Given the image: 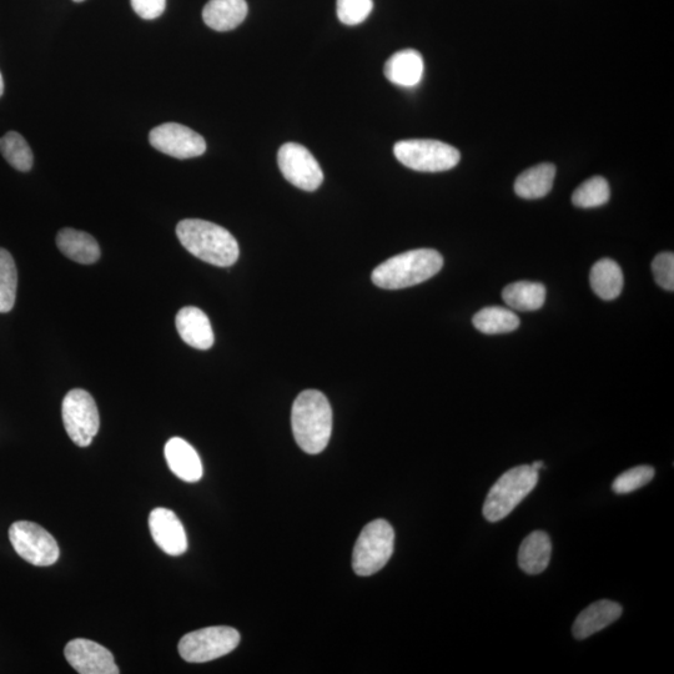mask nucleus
<instances>
[{
    "label": "nucleus",
    "instance_id": "5701e85b",
    "mask_svg": "<svg viewBox=\"0 0 674 674\" xmlns=\"http://www.w3.org/2000/svg\"><path fill=\"white\" fill-rule=\"evenodd\" d=\"M545 285L531 283V281H518L507 285L502 291V298L508 308L516 311L540 310L546 301Z\"/></svg>",
    "mask_w": 674,
    "mask_h": 674
},
{
    "label": "nucleus",
    "instance_id": "b1692460",
    "mask_svg": "<svg viewBox=\"0 0 674 674\" xmlns=\"http://www.w3.org/2000/svg\"><path fill=\"white\" fill-rule=\"evenodd\" d=\"M477 330L486 335L508 334L518 329L520 318L511 309L490 306L479 311L472 319Z\"/></svg>",
    "mask_w": 674,
    "mask_h": 674
},
{
    "label": "nucleus",
    "instance_id": "2f4dec72",
    "mask_svg": "<svg viewBox=\"0 0 674 674\" xmlns=\"http://www.w3.org/2000/svg\"><path fill=\"white\" fill-rule=\"evenodd\" d=\"M531 466L533 467V469L538 471V470L542 469L543 462L542 461H536V462H533V464Z\"/></svg>",
    "mask_w": 674,
    "mask_h": 674
},
{
    "label": "nucleus",
    "instance_id": "f03ea898",
    "mask_svg": "<svg viewBox=\"0 0 674 674\" xmlns=\"http://www.w3.org/2000/svg\"><path fill=\"white\" fill-rule=\"evenodd\" d=\"M176 235L190 254L205 263L229 268L239 259V244L228 230L209 221L186 219L176 226Z\"/></svg>",
    "mask_w": 674,
    "mask_h": 674
},
{
    "label": "nucleus",
    "instance_id": "aec40b11",
    "mask_svg": "<svg viewBox=\"0 0 674 674\" xmlns=\"http://www.w3.org/2000/svg\"><path fill=\"white\" fill-rule=\"evenodd\" d=\"M60 251L70 260L79 264H94L100 258V248L92 235L75 229L65 228L57 236Z\"/></svg>",
    "mask_w": 674,
    "mask_h": 674
},
{
    "label": "nucleus",
    "instance_id": "1a4fd4ad",
    "mask_svg": "<svg viewBox=\"0 0 674 674\" xmlns=\"http://www.w3.org/2000/svg\"><path fill=\"white\" fill-rule=\"evenodd\" d=\"M9 540L15 552L34 566L48 567L58 561L60 552L57 541L37 523L14 522L9 528Z\"/></svg>",
    "mask_w": 674,
    "mask_h": 674
},
{
    "label": "nucleus",
    "instance_id": "7c9ffc66",
    "mask_svg": "<svg viewBox=\"0 0 674 674\" xmlns=\"http://www.w3.org/2000/svg\"><path fill=\"white\" fill-rule=\"evenodd\" d=\"M130 2L134 12L147 20L159 18L167 8V0H130Z\"/></svg>",
    "mask_w": 674,
    "mask_h": 674
},
{
    "label": "nucleus",
    "instance_id": "393cba45",
    "mask_svg": "<svg viewBox=\"0 0 674 674\" xmlns=\"http://www.w3.org/2000/svg\"><path fill=\"white\" fill-rule=\"evenodd\" d=\"M0 152L14 169L27 173L33 168V152L27 140L17 132H9L0 138Z\"/></svg>",
    "mask_w": 674,
    "mask_h": 674
},
{
    "label": "nucleus",
    "instance_id": "f257e3e1",
    "mask_svg": "<svg viewBox=\"0 0 674 674\" xmlns=\"http://www.w3.org/2000/svg\"><path fill=\"white\" fill-rule=\"evenodd\" d=\"M296 444L310 455H318L328 446L333 431V410L323 392L306 390L296 397L291 411Z\"/></svg>",
    "mask_w": 674,
    "mask_h": 674
},
{
    "label": "nucleus",
    "instance_id": "423d86ee",
    "mask_svg": "<svg viewBox=\"0 0 674 674\" xmlns=\"http://www.w3.org/2000/svg\"><path fill=\"white\" fill-rule=\"evenodd\" d=\"M394 154L406 168L422 173H440L455 168L461 154L452 145L430 139L402 140L396 143Z\"/></svg>",
    "mask_w": 674,
    "mask_h": 674
},
{
    "label": "nucleus",
    "instance_id": "c756f323",
    "mask_svg": "<svg viewBox=\"0 0 674 674\" xmlns=\"http://www.w3.org/2000/svg\"><path fill=\"white\" fill-rule=\"evenodd\" d=\"M652 273L658 286L667 291L674 290V255L658 254L652 263Z\"/></svg>",
    "mask_w": 674,
    "mask_h": 674
},
{
    "label": "nucleus",
    "instance_id": "72a5a7b5",
    "mask_svg": "<svg viewBox=\"0 0 674 674\" xmlns=\"http://www.w3.org/2000/svg\"><path fill=\"white\" fill-rule=\"evenodd\" d=\"M73 2H75V3H82V2H84V0H73Z\"/></svg>",
    "mask_w": 674,
    "mask_h": 674
},
{
    "label": "nucleus",
    "instance_id": "4be33fe9",
    "mask_svg": "<svg viewBox=\"0 0 674 674\" xmlns=\"http://www.w3.org/2000/svg\"><path fill=\"white\" fill-rule=\"evenodd\" d=\"M591 288L598 298L611 301L621 295L623 289V273L620 265L612 259L597 261L590 274Z\"/></svg>",
    "mask_w": 674,
    "mask_h": 674
},
{
    "label": "nucleus",
    "instance_id": "6ab92c4d",
    "mask_svg": "<svg viewBox=\"0 0 674 674\" xmlns=\"http://www.w3.org/2000/svg\"><path fill=\"white\" fill-rule=\"evenodd\" d=\"M552 543L546 532L535 531L528 535L518 550V566L528 575H538L550 565Z\"/></svg>",
    "mask_w": 674,
    "mask_h": 674
},
{
    "label": "nucleus",
    "instance_id": "dca6fc26",
    "mask_svg": "<svg viewBox=\"0 0 674 674\" xmlns=\"http://www.w3.org/2000/svg\"><path fill=\"white\" fill-rule=\"evenodd\" d=\"M169 469L185 482H196L203 477V464L194 447L180 437H173L164 449Z\"/></svg>",
    "mask_w": 674,
    "mask_h": 674
},
{
    "label": "nucleus",
    "instance_id": "9b49d317",
    "mask_svg": "<svg viewBox=\"0 0 674 674\" xmlns=\"http://www.w3.org/2000/svg\"><path fill=\"white\" fill-rule=\"evenodd\" d=\"M149 142L160 153L176 159L200 157L206 152L205 139L185 125L165 123L154 128Z\"/></svg>",
    "mask_w": 674,
    "mask_h": 674
},
{
    "label": "nucleus",
    "instance_id": "f3484780",
    "mask_svg": "<svg viewBox=\"0 0 674 674\" xmlns=\"http://www.w3.org/2000/svg\"><path fill=\"white\" fill-rule=\"evenodd\" d=\"M384 72L392 84L412 88L421 82L424 75V59L417 50H401L387 60Z\"/></svg>",
    "mask_w": 674,
    "mask_h": 674
},
{
    "label": "nucleus",
    "instance_id": "f8f14e48",
    "mask_svg": "<svg viewBox=\"0 0 674 674\" xmlns=\"http://www.w3.org/2000/svg\"><path fill=\"white\" fill-rule=\"evenodd\" d=\"M64 656L80 674H118L114 656L97 642L77 638L65 646Z\"/></svg>",
    "mask_w": 674,
    "mask_h": 674
},
{
    "label": "nucleus",
    "instance_id": "7ed1b4c3",
    "mask_svg": "<svg viewBox=\"0 0 674 674\" xmlns=\"http://www.w3.org/2000/svg\"><path fill=\"white\" fill-rule=\"evenodd\" d=\"M444 266L439 251L417 249L394 256L372 271L371 279L377 288L400 290L425 283L434 278Z\"/></svg>",
    "mask_w": 674,
    "mask_h": 674
},
{
    "label": "nucleus",
    "instance_id": "a211bd4d",
    "mask_svg": "<svg viewBox=\"0 0 674 674\" xmlns=\"http://www.w3.org/2000/svg\"><path fill=\"white\" fill-rule=\"evenodd\" d=\"M245 0H210L203 10V19L216 32H229L239 27L248 15Z\"/></svg>",
    "mask_w": 674,
    "mask_h": 674
},
{
    "label": "nucleus",
    "instance_id": "39448f33",
    "mask_svg": "<svg viewBox=\"0 0 674 674\" xmlns=\"http://www.w3.org/2000/svg\"><path fill=\"white\" fill-rule=\"evenodd\" d=\"M394 545L395 531L389 522H370L357 538L352 553V568L356 575L372 576L382 570L394 553Z\"/></svg>",
    "mask_w": 674,
    "mask_h": 674
},
{
    "label": "nucleus",
    "instance_id": "ddd939ff",
    "mask_svg": "<svg viewBox=\"0 0 674 674\" xmlns=\"http://www.w3.org/2000/svg\"><path fill=\"white\" fill-rule=\"evenodd\" d=\"M149 528L154 542L169 556H181L188 550V537L183 523L168 508H155L150 513Z\"/></svg>",
    "mask_w": 674,
    "mask_h": 674
},
{
    "label": "nucleus",
    "instance_id": "bb28decb",
    "mask_svg": "<svg viewBox=\"0 0 674 674\" xmlns=\"http://www.w3.org/2000/svg\"><path fill=\"white\" fill-rule=\"evenodd\" d=\"M18 274L9 251L0 248V313H9L17 298Z\"/></svg>",
    "mask_w": 674,
    "mask_h": 674
},
{
    "label": "nucleus",
    "instance_id": "412c9836",
    "mask_svg": "<svg viewBox=\"0 0 674 674\" xmlns=\"http://www.w3.org/2000/svg\"><path fill=\"white\" fill-rule=\"evenodd\" d=\"M556 167L553 164H538L523 171L515 183V191L523 199H540L552 190Z\"/></svg>",
    "mask_w": 674,
    "mask_h": 674
},
{
    "label": "nucleus",
    "instance_id": "4468645a",
    "mask_svg": "<svg viewBox=\"0 0 674 674\" xmlns=\"http://www.w3.org/2000/svg\"><path fill=\"white\" fill-rule=\"evenodd\" d=\"M176 329L186 344L198 350H209L214 345V331L210 320L195 306H186L176 315Z\"/></svg>",
    "mask_w": 674,
    "mask_h": 674
},
{
    "label": "nucleus",
    "instance_id": "0eeeda50",
    "mask_svg": "<svg viewBox=\"0 0 674 674\" xmlns=\"http://www.w3.org/2000/svg\"><path fill=\"white\" fill-rule=\"evenodd\" d=\"M235 628L216 626L188 633L179 642L181 658L190 663H205L229 655L239 646Z\"/></svg>",
    "mask_w": 674,
    "mask_h": 674
},
{
    "label": "nucleus",
    "instance_id": "6e6552de",
    "mask_svg": "<svg viewBox=\"0 0 674 674\" xmlns=\"http://www.w3.org/2000/svg\"><path fill=\"white\" fill-rule=\"evenodd\" d=\"M63 422L70 440L79 447H88L97 436L100 419L97 404L85 390L75 389L64 397Z\"/></svg>",
    "mask_w": 674,
    "mask_h": 674
},
{
    "label": "nucleus",
    "instance_id": "20e7f679",
    "mask_svg": "<svg viewBox=\"0 0 674 674\" xmlns=\"http://www.w3.org/2000/svg\"><path fill=\"white\" fill-rule=\"evenodd\" d=\"M538 482V471L531 465L513 467L496 481L487 494L484 516L487 521L499 522L525 500Z\"/></svg>",
    "mask_w": 674,
    "mask_h": 674
},
{
    "label": "nucleus",
    "instance_id": "9d476101",
    "mask_svg": "<svg viewBox=\"0 0 674 674\" xmlns=\"http://www.w3.org/2000/svg\"><path fill=\"white\" fill-rule=\"evenodd\" d=\"M278 164L289 183L301 190L315 191L324 181L318 160L303 145L286 143L280 148Z\"/></svg>",
    "mask_w": 674,
    "mask_h": 674
},
{
    "label": "nucleus",
    "instance_id": "2eb2a0df",
    "mask_svg": "<svg viewBox=\"0 0 674 674\" xmlns=\"http://www.w3.org/2000/svg\"><path fill=\"white\" fill-rule=\"evenodd\" d=\"M622 606L610 600H601L592 603L583 610L573 623V636L577 640L595 635L616 622L622 615Z\"/></svg>",
    "mask_w": 674,
    "mask_h": 674
},
{
    "label": "nucleus",
    "instance_id": "cd10ccee",
    "mask_svg": "<svg viewBox=\"0 0 674 674\" xmlns=\"http://www.w3.org/2000/svg\"><path fill=\"white\" fill-rule=\"evenodd\" d=\"M655 469L651 466H637L623 472L612 484L613 492L618 495L630 494L650 484L655 477Z\"/></svg>",
    "mask_w": 674,
    "mask_h": 674
},
{
    "label": "nucleus",
    "instance_id": "a878e982",
    "mask_svg": "<svg viewBox=\"0 0 674 674\" xmlns=\"http://www.w3.org/2000/svg\"><path fill=\"white\" fill-rule=\"evenodd\" d=\"M610 196L608 181L602 176H593L578 186L572 195V203L582 209L598 208L607 204Z\"/></svg>",
    "mask_w": 674,
    "mask_h": 674
},
{
    "label": "nucleus",
    "instance_id": "473e14b6",
    "mask_svg": "<svg viewBox=\"0 0 674 674\" xmlns=\"http://www.w3.org/2000/svg\"><path fill=\"white\" fill-rule=\"evenodd\" d=\"M4 93V80L2 77V73H0V97H2Z\"/></svg>",
    "mask_w": 674,
    "mask_h": 674
},
{
    "label": "nucleus",
    "instance_id": "c85d7f7f",
    "mask_svg": "<svg viewBox=\"0 0 674 674\" xmlns=\"http://www.w3.org/2000/svg\"><path fill=\"white\" fill-rule=\"evenodd\" d=\"M337 17L346 25H357L369 17L374 3L372 0H337Z\"/></svg>",
    "mask_w": 674,
    "mask_h": 674
}]
</instances>
